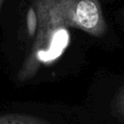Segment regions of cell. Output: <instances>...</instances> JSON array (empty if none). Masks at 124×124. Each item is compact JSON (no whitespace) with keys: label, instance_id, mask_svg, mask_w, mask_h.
Wrapping results in <instances>:
<instances>
[{"label":"cell","instance_id":"cell-1","mask_svg":"<svg viewBox=\"0 0 124 124\" xmlns=\"http://www.w3.org/2000/svg\"><path fill=\"white\" fill-rule=\"evenodd\" d=\"M50 12L59 25H73L94 36L105 32L106 24L98 0H59Z\"/></svg>","mask_w":124,"mask_h":124},{"label":"cell","instance_id":"cell-2","mask_svg":"<svg viewBox=\"0 0 124 124\" xmlns=\"http://www.w3.org/2000/svg\"><path fill=\"white\" fill-rule=\"evenodd\" d=\"M70 42V34L68 30L58 25L50 34L47 40L46 48L40 49L37 52V60L40 63H50L56 60L66 49Z\"/></svg>","mask_w":124,"mask_h":124},{"label":"cell","instance_id":"cell-3","mask_svg":"<svg viewBox=\"0 0 124 124\" xmlns=\"http://www.w3.org/2000/svg\"><path fill=\"white\" fill-rule=\"evenodd\" d=\"M0 124H50V123L43 118L29 114L9 113V114L0 115Z\"/></svg>","mask_w":124,"mask_h":124},{"label":"cell","instance_id":"cell-4","mask_svg":"<svg viewBox=\"0 0 124 124\" xmlns=\"http://www.w3.org/2000/svg\"><path fill=\"white\" fill-rule=\"evenodd\" d=\"M37 25H38V16L37 13L35 12L33 7H30L27 11L26 14V26H27V31L30 36H33L37 30Z\"/></svg>","mask_w":124,"mask_h":124},{"label":"cell","instance_id":"cell-5","mask_svg":"<svg viewBox=\"0 0 124 124\" xmlns=\"http://www.w3.org/2000/svg\"><path fill=\"white\" fill-rule=\"evenodd\" d=\"M113 107L114 109L118 112V114L124 118V88H121L115 95Z\"/></svg>","mask_w":124,"mask_h":124},{"label":"cell","instance_id":"cell-6","mask_svg":"<svg viewBox=\"0 0 124 124\" xmlns=\"http://www.w3.org/2000/svg\"><path fill=\"white\" fill-rule=\"evenodd\" d=\"M2 2H3V0H0V7H1V5H2Z\"/></svg>","mask_w":124,"mask_h":124}]
</instances>
